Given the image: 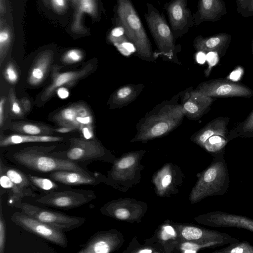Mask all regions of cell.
I'll return each instance as SVG.
<instances>
[{
    "mask_svg": "<svg viewBox=\"0 0 253 253\" xmlns=\"http://www.w3.org/2000/svg\"><path fill=\"white\" fill-rule=\"evenodd\" d=\"M75 129H76L73 127L67 126H61L60 127L56 128L54 130L58 133H66L71 132Z\"/></svg>",
    "mask_w": 253,
    "mask_h": 253,
    "instance_id": "cell-45",
    "label": "cell"
},
{
    "mask_svg": "<svg viewBox=\"0 0 253 253\" xmlns=\"http://www.w3.org/2000/svg\"><path fill=\"white\" fill-rule=\"evenodd\" d=\"M248 0H238L240 3H246Z\"/></svg>",
    "mask_w": 253,
    "mask_h": 253,
    "instance_id": "cell-54",
    "label": "cell"
},
{
    "mask_svg": "<svg viewBox=\"0 0 253 253\" xmlns=\"http://www.w3.org/2000/svg\"><path fill=\"white\" fill-rule=\"evenodd\" d=\"M122 54L128 56L136 51L134 45L130 42L126 41L115 45Z\"/></svg>",
    "mask_w": 253,
    "mask_h": 253,
    "instance_id": "cell-37",
    "label": "cell"
},
{
    "mask_svg": "<svg viewBox=\"0 0 253 253\" xmlns=\"http://www.w3.org/2000/svg\"><path fill=\"white\" fill-rule=\"evenodd\" d=\"M114 235L109 231L97 232L93 234L87 242L81 245L78 253H108L115 248Z\"/></svg>",
    "mask_w": 253,
    "mask_h": 253,
    "instance_id": "cell-18",
    "label": "cell"
},
{
    "mask_svg": "<svg viewBox=\"0 0 253 253\" xmlns=\"http://www.w3.org/2000/svg\"><path fill=\"white\" fill-rule=\"evenodd\" d=\"M229 122V118L222 117L211 121L193 136V141L202 146L209 138L215 135L229 140L227 128Z\"/></svg>",
    "mask_w": 253,
    "mask_h": 253,
    "instance_id": "cell-19",
    "label": "cell"
},
{
    "mask_svg": "<svg viewBox=\"0 0 253 253\" xmlns=\"http://www.w3.org/2000/svg\"><path fill=\"white\" fill-rule=\"evenodd\" d=\"M83 52L79 49H71L67 51L62 56L61 61L67 64L80 62L84 58Z\"/></svg>",
    "mask_w": 253,
    "mask_h": 253,
    "instance_id": "cell-33",
    "label": "cell"
},
{
    "mask_svg": "<svg viewBox=\"0 0 253 253\" xmlns=\"http://www.w3.org/2000/svg\"><path fill=\"white\" fill-rule=\"evenodd\" d=\"M228 141L226 138L215 135L209 138L202 147L210 152L216 153L224 150Z\"/></svg>",
    "mask_w": 253,
    "mask_h": 253,
    "instance_id": "cell-32",
    "label": "cell"
},
{
    "mask_svg": "<svg viewBox=\"0 0 253 253\" xmlns=\"http://www.w3.org/2000/svg\"><path fill=\"white\" fill-rule=\"evenodd\" d=\"M224 153V150L215 153L211 165L202 174L197 187V199L226 193L230 178Z\"/></svg>",
    "mask_w": 253,
    "mask_h": 253,
    "instance_id": "cell-4",
    "label": "cell"
},
{
    "mask_svg": "<svg viewBox=\"0 0 253 253\" xmlns=\"http://www.w3.org/2000/svg\"><path fill=\"white\" fill-rule=\"evenodd\" d=\"M3 74L5 80L10 84H15L18 81L19 74L12 62H9L6 65Z\"/></svg>",
    "mask_w": 253,
    "mask_h": 253,
    "instance_id": "cell-35",
    "label": "cell"
},
{
    "mask_svg": "<svg viewBox=\"0 0 253 253\" xmlns=\"http://www.w3.org/2000/svg\"><path fill=\"white\" fill-rule=\"evenodd\" d=\"M230 140L235 137H253V111L248 117L242 122L238 124L235 129H233L228 136Z\"/></svg>",
    "mask_w": 253,
    "mask_h": 253,
    "instance_id": "cell-29",
    "label": "cell"
},
{
    "mask_svg": "<svg viewBox=\"0 0 253 253\" xmlns=\"http://www.w3.org/2000/svg\"><path fill=\"white\" fill-rule=\"evenodd\" d=\"M44 0L45 1V2H46L47 0Z\"/></svg>",
    "mask_w": 253,
    "mask_h": 253,
    "instance_id": "cell-55",
    "label": "cell"
},
{
    "mask_svg": "<svg viewBox=\"0 0 253 253\" xmlns=\"http://www.w3.org/2000/svg\"><path fill=\"white\" fill-rule=\"evenodd\" d=\"M222 9L220 0H199L197 10L193 13L195 24L199 25L206 21H214Z\"/></svg>",
    "mask_w": 253,
    "mask_h": 253,
    "instance_id": "cell-24",
    "label": "cell"
},
{
    "mask_svg": "<svg viewBox=\"0 0 253 253\" xmlns=\"http://www.w3.org/2000/svg\"><path fill=\"white\" fill-rule=\"evenodd\" d=\"M6 99L4 96L1 97L0 100V127H1L4 120V109Z\"/></svg>",
    "mask_w": 253,
    "mask_h": 253,
    "instance_id": "cell-42",
    "label": "cell"
},
{
    "mask_svg": "<svg viewBox=\"0 0 253 253\" xmlns=\"http://www.w3.org/2000/svg\"><path fill=\"white\" fill-rule=\"evenodd\" d=\"M55 146H32L23 148L12 155L13 161L22 167L39 172L70 170L94 175L85 167L69 160L52 156Z\"/></svg>",
    "mask_w": 253,
    "mask_h": 253,
    "instance_id": "cell-2",
    "label": "cell"
},
{
    "mask_svg": "<svg viewBox=\"0 0 253 253\" xmlns=\"http://www.w3.org/2000/svg\"><path fill=\"white\" fill-rule=\"evenodd\" d=\"M164 8L176 39L186 34L195 24L194 14L188 7L187 0H170L164 5Z\"/></svg>",
    "mask_w": 253,
    "mask_h": 253,
    "instance_id": "cell-11",
    "label": "cell"
},
{
    "mask_svg": "<svg viewBox=\"0 0 253 253\" xmlns=\"http://www.w3.org/2000/svg\"><path fill=\"white\" fill-rule=\"evenodd\" d=\"M196 252L195 251H193V250H185L184 251V253H194Z\"/></svg>",
    "mask_w": 253,
    "mask_h": 253,
    "instance_id": "cell-53",
    "label": "cell"
},
{
    "mask_svg": "<svg viewBox=\"0 0 253 253\" xmlns=\"http://www.w3.org/2000/svg\"><path fill=\"white\" fill-rule=\"evenodd\" d=\"M53 120L60 126H67L79 129L81 126L92 125L93 118L87 105L75 103L63 109L56 114Z\"/></svg>",
    "mask_w": 253,
    "mask_h": 253,
    "instance_id": "cell-12",
    "label": "cell"
},
{
    "mask_svg": "<svg viewBox=\"0 0 253 253\" xmlns=\"http://www.w3.org/2000/svg\"><path fill=\"white\" fill-rule=\"evenodd\" d=\"M172 177L170 175H166L162 180V185L165 187L168 186L171 182Z\"/></svg>",
    "mask_w": 253,
    "mask_h": 253,
    "instance_id": "cell-47",
    "label": "cell"
},
{
    "mask_svg": "<svg viewBox=\"0 0 253 253\" xmlns=\"http://www.w3.org/2000/svg\"><path fill=\"white\" fill-rule=\"evenodd\" d=\"M146 5L147 11L144 16L159 54L171 59L178 49L176 38L163 13L150 3L147 2Z\"/></svg>",
    "mask_w": 253,
    "mask_h": 253,
    "instance_id": "cell-5",
    "label": "cell"
},
{
    "mask_svg": "<svg viewBox=\"0 0 253 253\" xmlns=\"http://www.w3.org/2000/svg\"><path fill=\"white\" fill-rule=\"evenodd\" d=\"M166 231L167 233L170 235H174V231L170 226H167L165 227Z\"/></svg>",
    "mask_w": 253,
    "mask_h": 253,
    "instance_id": "cell-50",
    "label": "cell"
},
{
    "mask_svg": "<svg viewBox=\"0 0 253 253\" xmlns=\"http://www.w3.org/2000/svg\"><path fill=\"white\" fill-rule=\"evenodd\" d=\"M105 213L113 214L117 218L122 220L126 219L129 216V212L123 208L116 209L113 211H109Z\"/></svg>",
    "mask_w": 253,
    "mask_h": 253,
    "instance_id": "cell-40",
    "label": "cell"
},
{
    "mask_svg": "<svg viewBox=\"0 0 253 253\" xmlns=\"http://www.w3.org/2000/svg\"><path fill=\"white\" fill-rule=\"evenodd\" d=\"M10 128L20 134L29 135H51L54 131L48 126L27 122H14L10 125Z\"/></svg>",
    "mask_w": 253,
    "mask_h": 253,
    "instance_id": "cell-26",
    "label": "cell"
},
{
    "mask_svg": "<svg viewBox=\"0 0 253 253\" xmlns=\"http://www.w3.org/2000/svg\"><path fill=\"white\" fill-rule=\"evenodd\" d=\"M152 252V250L150 249H144L139 251L138 252L140 253H151Z\"/></svg>",
    "mask_w": 253,
    "mask_h": 253,
    "instance_id": "cell-51",
    "label": "cell"
},
{
    "mask_svg": "<svg viewBox=\"0 0 253 253\" xmlns=\"http://www.w3.org/2000/svg\"><path fill=\"white\" fill-rule=\"evenodd\" d=\"M6 226L2 212L1 200L0 204V253H4L6 241Z\"/></svg>",
    "mask_w": 253,
    "mask_h": 253,
    "instance_id": "cell-36",
    "label": "cell"
},
{
    "mask_svg": "<svg viewBox=\"0 0 253 253\" xmlns=\"http://www.w3.org/2000/svg\"><path fill=\"white\" fill-rule=\"evenodd\" d=\"M71 26L72 32L83 33L86 31L82 23L84 14H87L93 18L98 16V9L96 0H79Z\"/></svg>",
    "mask_w": 253,
    "mask_h": 253,
    "instance_id": "cell-22",
    "label": "cell"
},
{
    "mask_svg": "<svg viewBox=\"0 0 253 253\" xmlns=\"http://www.w3.org/2000/svg\"><path fill=\"white\" fill-rule=\"evenodd\" d=\"M195 90L212 98H250L253 95V90L246 85L222 78L204 82L199 84Z\"/></svg>",
    "mask_w": 253,
    "mask_h": 253,
    "instance_id": "cell-10",
    "label": "cell"
},
{
    "mask_svg": "<svg viewBox=\"0 0 253 253\" xmlns=\"http://www.w3.org/2000/svg\"><path fill=\"white\" fill-rule=\"evenodd\" d=\"M96 198L91 190L65 188L45 193L35 202L44 206L68 210L87 204Z\"/></svg>",
    "mask_w": 253,
    "mask_h": 253,
    "instance_id": "cell-8",
    "label": "cell"
},
{
    "mask_svg": "<svg viewBox=\"0 0 253 253\" xmlns=\"http://www.w3.org/2000/svg\"><path fill=\"white\" fill-rule=\"evenodd\" d=\"M0 183L1 188L8 194L9 202L14 206L21 203L24 196L18 188L13 184L10 178L1 170H0Z\"/></svg>",
    "mask_w": 253,
    "mask_h": 253,
    "instance_id": "cell-27",
    "label": "cell"
},
{
    "mask_svg": "<svg viewBox=\"0 0 253 253\" xmlns=\"http://www.w3.org/2000/svg\"><path fill=\"white\" fill-rule=\"evenodd\" d=\"M184 113L181 104L163 102L148 113L139 122L135 141H147L164 136L177 127Z\"/></svg>",
    "mask_w": 253,
    "mask_h": 253,
    "instance_id": "cell-1",
    "label": "cell"
},
{
    "mask_svg": "<svg viewBox=\"0 0 253 253\" xmlns=\"http://www.w3.org/2000/svg\"><path fill=\"white\" fill-rule=\"evenodd\" d=\"M142 86V84H127L120 87L111 97L112 105L120 107L133 101L140 93Z\"/></svg>",
    "mask_w": 253,
    "mask_h": 253,
    "instance_id": "cell-25",
    "label": "cell"
},
{
    "mask_svg": "<svg viewBox=\"0 0 253 253\" xmlns=\"http://www.w3.org/2000/svg\"><path fill=\"white\" fill-rule=\"evenodd\" d=\"M114 22L121 27L128 41L135 46L137 55L147 61H153L151 42L131 0H116Z\"/></svg>",
    "mask_w": 253,
    "mask_h": 253,
    "instance_id": "cell-3",
    "label": "cell"
},
{
    "mask_svg": "<svg viewBox=\"0 0 253 253\" xmlns=\"http://www.w3.org/2000/svg\"><path fill=\"white\" fill-rule=\"evenodd\" d=\"M203 218L209 226L242 228L253 232V219L245 216L216 211L206 214Z\"/></svg>",
    "mask_w": 253,
    "mask_h": 253,
    "instance_id": "cell-14",
    "label": "cell"
},
{
    "mask_svg": "<svg viewBox=\"0 0 253 253\" xmlns=\"http://www.w3.org/2000/svg\"><path fill=\"white\" fill-rule=\"evenodd\" d=\"M78 1H79V0H72L73 4L75 7L77 6Z\"/></svg>",
    "mask_w": 253,
    "mask_h": 253,
    "instance_id": "cell-52",
    "label": "cell"
},
{
    "mask_svg": "<svg viewBox=\"0 0 253 253\" xmlns=\"http://www.w3.org/2000/svg\"><path fill=\"white\" fill-rule=\"evenodd\" d=\"M0 170L10 178L24 197H35L36 191L38 189L31 182L27 174L18 169L5 165L1 159L0 161Z\"/></svg>",
    "mask_w": 253,
    "mask_h": 253,
    "instance_id": "cell-20",
    "label": "cell"
},
{
    "mask_svg": "<svg viewBox=\"0 0 253 253\" xmlns=\"http://www.w3.org/2000/svg\"><path fill=\"white\" fill-rule=\"evenodd\" d=\"M135 163V159L131 156L122 159L117 165V168L120 169H126Z\"/></svg>",
    "mask_w": 253,
    "mask_h": 253,
    "instance_id": "cell-41",
    "label": "cell"
},
{
    "mask_svg": "<svg viewBox=\"0 0 253 253\" xmlns=\"http://www.w3.org/2000/svg\"><path fill=\"white\" fill-rule=\"evenodd\" d=\"M214 253H253V246L247 241H239L216 250Z\"/></svg>",
    "mask_w": 253,
    "mask_h": 253,
    "instance_id": "cell-31",
    "label": "cell"
},
{
    "mask_svg": "<svg viewBox=\"0 0 253 253\" xmlns=\"http://www.w3.org/2000/svg\"><path fill=\"white\" fill-rule=\"evenodd\" d=\"M70 146L64 151H51L50 154L55 157L69 160L80 165L85 166L95 161H103L106 155L103 147L96 139H86L84 137L69 139Z\"/></svg>",
    "mask_w": 253,
    "mask_h": 253,
    "instance_id": "cell-6",
    "label": "cell"
},
{
    "mask_svg": "<svg viewBox=\"0 0 253 253\" xmlns=\"http://www.w3.org/2000/svg\"><path fill=\"white\" fill-rule=\"evenodd\" d=\"M8 97L11 112L15 116L22 117L23 115V111L20 101L17 99L13 87L10 89Z\"/></svg>",
    "mask_w": 253,
    "mask_h": 253,
    "instance_id": "cell-34",
    "label": "cell"
},
{
    "mask_svg": "<svg viewBox=\"0 0 253 253\" xmlns=\"http://www.w3.org/2000/svg\"><path fill=\"white\" fill-rule=\"evenodd\" d=\"M12 34L6 26L0 24V65L6 57L12 42Z\"/></svg>",
    "mask_w": 253,
    "mask_h": 253,
    "instance_id": "cell-30",
    "label": "cell"
},
{
    "mask_svg": "<svg viewBox=\"0 0 253 253\" xmlns=\"http://www.w3.org/2000/svg\"><path fill=\"white\" fill-rule=\"evenodd\" d=\"M213 101L212 97L195 90L187 92L184 95L181 104L184 115L191 119H199L210 109Z\"/></svg>",
    "mask_w": 253,
    "mask_h": 253,
    "instance_id": "cell-15",
    "label": "cell"
},
{
    "mask_svg": "<svg viewBox=\"0 0 253 253\" xmlns=\"http://www.w3.org/2000/svg\"><path fill=\"white\" fill-rule=\"evenodd\" d=\"M230 39V35L226 34H218L207 38L198 36L194 40L193 46L199 51L214 52L221 54L227 47Z\"/></svg>",
    "mask_w": 253,
    "mask_h": 253,
    "instance_id": "cell-21",
    "label": "cell"
},
{
    "mask_svg": "<svg viewBox=\"0 0 253 253\" xmlns=\"http://www.w3.org/2000/svg\"><path fill=\"white\" fill-rule=\"evenodd\" d=\"M247 2H248V11L253 12V0H248Z\"/></svg>",
    "mask_w": 253,
    "mask_h": 253,
    "instance_id": "cell-49",
    "label": "cell"
},
{
    "mask_svg": "<svg viewBox=\"0 0 253 253\" xmlns=\"http://www.w3.org/2000/svg\"><path fill=\"white\" fill-rule=\"evenodd\" d=\"M4 0H0V12L1 15L5 11V4Z\"/></svg>",
    "mask_w": 253,
    "mask_h": 253,
    "instance_id": "cell-48",
    "label": "cell"
},
{
    "mask_svg": "<svg viewBox=\"0 0 253 253\" xmlns=\"http://www.w3.org/2000/svg\"><path fill=\"white\" fill-rule=\"evenodd\" d=\"M79 130L83 135V137L86 139H94V132L92 125L83 126Z\"/></svg>",
    "mask_w": 253,
    "mask_h": 253,
    "instance_id": "cell-39",
    "label": "cell"
},
{
    "mask_svg": "<svg viewBox=\"0 0 253 253\" xmlns=\"http://www.w3.org/2000/svg\"><path fill=\"white\" fill-rule=\"evenodd\" d=\"M61 67L55 66L52 73V81L42 93L41 100L44 102L51 98L56 90L62 86L72 84L86 76L93 70L92 64L90 63L80 70L60 73L58 71Z\"/></svg>",
    "mask_w": 253,
    "mask_h": 253,
    "instance_id": "cell-13",
    "label": "cell"
},
{
    "mask_svg": "<svg viewBox=\"0 0 253 253\" xmlns=\"http://www.w3.org/2000/svg\"><path fill=\"white\" fill-rule=\"evenodd\" d=\"M21 212L64 232L81 226L85 222L83 217L70 216L63 212L44 209L28 203H19L14 206Z\"/></svg>",
    "mask_w": 253,
    "mask_h": 253,
    "instance_id": "cell-7",
    "label": "cell"
},
{
    "mask_svg": "<svg viewBox=\"0 0 253 253\" xmlns=\"http://www.w3.org/2000/svg\"><path fill=\"white\" fill-rule=\"evenodd\" d=\"M48 176L57 183L66 186L96 185L103 182L104 180L103 177L99 174L90 175L70 170L52 171L49 173Z\"/></svg>",
    "mask_w": 253,
    "mask_h": 253,
    "instance_id": "cell-16",
    "label": "cell"
},
{
    "mask_svg": "<svg viewBox=\"0 0 253 253\" xmlns=\"http://www.w3.org/2000/svg\"><path fill=\"white\" fill-rule=\"evenodd\" d=\"M27 176L38 189L44 191L45 193L68 188L63 184H58L57 182L50 178L42 177L30 174H27Z\"/></svg>",
    "mask_w": 253,
    "mask_h": 253,
    "instance_id": "cell-28",
    "label": "cell"
},
{
    "mask_svg": "<svg viewBox=\"0 0 253 253\" xmlns=\"http://www.w3.org/2000/svg\"><path fill=\"white\" fill-rule=\"evenodd\" d=\"M196 59L198 63L203 64L206 60V56L204 52L199 51V53L197 54Z\"/></svg>",
    "mask_w": 253,
    "mask_h": 253,
    "instance_id": "cell-46",
    "label": "cell"
},
{
    "mask_svg": "<svg viewBox=\"0 0 253 253\" xmlns=\"http://www.w3.org/2000/svg\"><path fill=\"white\" fill-rule=\"evenodd\" d=\"M11 221L23 230L62 248L68 246L65 232L19 211L11 216Z\"/></svg>",
    "mask_w": 253,
    "mask_h": 253,
    "instance_id": "cell-9",
    "label": "cell"
},
{
    "mask_svg": "<svg viewBox=\"0 0 253 253\" xmlns=\"http://www.w3.org/2000/svg\"><path fill=\"white\" fill-rule=\"evenodd\" d=\"M54 53L51 50H45L40 53L31 66L27 78V82L31 86H38L44 80L53 62Z\"/></svg>",
    "mask_w": 253,
    "mask_h": 253,
    "instance_id": "cell-17",
    "label": "cell"
},
{
    "mask_svg": "<svg viewBox=\"0 0 253 253\" xmlns=\"http://www.w3.org/2000/svg\"><path fill=\"white\" fill-rule=\"evenodd\" d=\"M52 6L55 11L62 13L66 9L67 0H50Z\"/></svg>",
    "mask_w": 253,
    "mask_h": 253,
    "instance_id": "cell-38",
    "label": "cell"
},
{
    "mask_svg": "<svg viewBox=\"0 0 253 253\" xmlns=\"http://www.w3.org/2000/svg\"><path fill=\"white\" fill-rule=\"evenodd\" d=\"M56 92L58 97L61 99L67 98L69 95L68 89L64 86L58 88Z\"/></svg>",
    "mask_w": 253,
    "mask_h": 253,
    "instance_id": "cell-44",
    "label": "cell"
},
{
    "mask_svg": "<svg viewBox=\"0 0 253 253\" xmlns=\"http://www.w3.org/2000/svg\"></svg>",
    "mask_w": 253,
    "mask_h": 253,
    "instance_id": "cell-56",
    "label": "cell"
},
{
    "mask_svg": "<svg viewBox=\"0 0 253 253\" xmlns=\"http://www.w3.org/2000/svg\"><path fill=\"white\" fill-rule=\"evenodd\" d=\"M23 111L25 113H28L31 109V102L27 97L21 98L19 100Z\"/></svg>",
    "mask_w": 253,
    "mask_h": 253,
    "instance_id": "cell-43",
    "label": "cell"
},
{
    "mask_svg": "<svg viewBox=\"0 0 253 253\" xmlns=\"http://www.w3.org/2000/svg\"><path fill=\"white\" fill-rule=\"evenodd\" d=\"M64 140V137L51 135H29L13 134L1 136L0 147L4 148L11 145L33 142H56Z\"/></svg>",
    "mask_w": 253,
    "mask_h": 253,
    "instance_id": "cell-23",
    "label": "cell"
}]
</instances>
